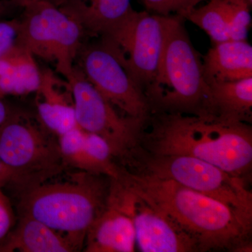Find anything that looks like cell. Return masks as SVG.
Returning a JSON list of instances; mask_svg holds the SVG:
<instances>
[{
	"label": "cell",
	"instance_id": "7c38bea8",
	"mask_svg": "<svg viewBox=\"0 0 252 252\" xmlns=\"http://www.w3.org/2000/svg\"><path fill=\"white\" fill-rule=\"evenodd\" d=\"M86 252H133L135 233L132 219L109 193L103 211L86 235Z\"/></svg>",
	"mask_w": 252,
	"mask_h": 252
},
{
	"label": "cell",
	"instance_id": "4fadbf2b",
	"mask_svg": "<svg viewBox=\"0 0 252 252\" xmlns=\"http://www.w3.org/2000/svg\"><path fill=\"white\" fill-rule=\"evenodd\" d=\"M36 94L38 117L46 128L59 137L77 127L72 94L66 79L62 81L49 68L41 69Z\"/></svg>",
	"mask_w": 252,
	"mask_h": 252
},
{
	"label": "cell",
	"instance_id": "d6986e66",
	"mask_svg": "<svg viewBox=\"0 0 252 252\" xmlns=\"http://www.w3.org/2000/svg\"><path fill=\"white\" fill-rule=\"evenodd\" d=\"M183 18L205 31L212 44L230 40L223 0H208L201 7L190 10Z\"/></svg>",
	"mask_w": 252,
	"mask_h": 252
},
{
	"label": "cell",
	"instance_id": "7402d4cb",
	"mask_svg": "<svg viewBox=\"0 0 252 252\" xmlns=\"http://www.w3.org/2000/svg\"><path fill=\"white\" fill-rule=\"evenodd\" d=\"M208 0H142L147 11L161 16L177 15L181 17L199 4Z\"/></svg>",
	"mask_w": 252,
	"mask_h": 252
},
{
	"label": "cell",
	"instance_id": "8fae6325",
	"mask_svg": "<svg viewBox=\"0 0 252 252\" xmlns=\"http://www.w3.org/2000/svg\"><path fill=\"white\" fill-rule=\"evenodd\" d=\"M109 193L132 219L139 251L199 252L195 242L166 212L122 179L110 178Z\"/></svg>",
	"mask_w": 252,
	"mask_h": 252
},
{
	"label": "cell",
	"instance_id": "484cf974",
	"mask_svg": "<svg viewBox=\"0 0 252 252\" xmlns=\"http://www.w3.org/2000/svg\"><path fill=\"white\" fill-rule=\"evenodd\" d=\"M36 1H39V0H10V2L16 6L24 8L25 6L31 4L32 3L35 2Z\"/></svg>",
	"mask_w": 252,
	"mask_h": 252
},
{
	"label": "cell",
	"instance_id": "e0dca14e",
	"mask_svg": "<svg viewBox=\"0 0 252 252\" xmlns=\"http://www.w3.org/2000/svg\"><path fill=\"white\" fill-rule=\"evenodd\" d=\"M40 81L35 57L23 46L16 44L0 59V99L36 93Z\"/></svg>",
	"mask_w": 252,
	"mask_h": 252
},
{
	"label": "cell",
	"instance_id": "44dd1931",
	"mask_svg": "<svg viewBox=\"0 0 252 252\" xmlns=\"http://www.w3.org/2000/svg\"><path fill=\"white\" fill-rule=\"evenodd\" d=\"M224 1L230 40L246 41L252 26V6L246 0Z\"/></svg>",
	"mask_w": 252,
	"mask_h": 252
},
{
	"label": "cell",
	"instance_id": "ffe728a7",
	"mask_svg": "<svg viewBox=\"0 0 252 252\" xmlns=\"http://www.w3.org/2000/svg\"><path fill=\"white\" fill-rule=\"evenodd\" d=\"M59 141L63 160L69 168L102 175L86 152L85 132L79 126L59 136Z\"/></svg>",
	"mask_w": 252,
	"mask_h": 252
},
{
	"label": "cell",
	"instance_id": "6da1fadb",
	"mask_svg": "<svg viewBox=\"0 0 252 252\" xmlns=\"http://www.w3.org/2000/svg\"><path fill=\"white\" fill-rule=\"evenodd\" d=\"M138 148L149 154L183 155L249 177L252 168V127L213 115L151 114Z\"/></svg>",
	"mask_w": 252,
	"mask_h": 252
},
{
	"label": "cell",
	"instance_id": "603a6c76",
	"mask_svg": "<svg viewBox=\"0 0 252 252\" xmlns=\"http://www.w3.org/2000/svg\"><path fill=\"white\" fill-rule=\"evenodd\" d=\"M3 8V4H0V14L2 12ZM19 30L20 18L0 20V59L16 45Z\"/></svg>",
	"mask_w": 252,
	"mask_h": 252
},
{
	"label": "cell",
	"instance_id": "5bb4252c",
	"mask_svg": "<svg viewBox=\"0 0 252 252\" xmlns=\"http://www.w3.org/2000/svg\"><path fill=\"white\" fill-rule=\"evenodd\" d=\"M60 8L77 20L85 33L97 37L115 31L134 11L131 0H69Z\"/></svg>",
	"mask_w": 252,
	"mask_h": 252
},
{
	"label": "cell",
	"instance_id": "ba28073f",
	"mask_svg": "<svg viewBox=\"0 0 252 252\" xmlns=\"http://www.w3.org/2000/svg\"><path fill=\"white\" fill-rule=\"evenodd\" d=\"M66 80L72 93L77 126L103 138L118 163L124 166L138 147L145 123L119 114L77 66Z\"/></svg>",
	"mask_w": 252,
	"mask_h": 252
},
{
	"label": "cell",
	"instance_id": "7a4b0ae2",
	"mask_svg": "<svg viewBox=\"0 0 252 252\" xmlns=\"http://www.w3.org/2000/svg\"><path fill=\"white\" fill-rule=\"evenodd\" d=\"M119 178L166 212L195 242L199 252H252V223L221 202L174 181L124 167Z\"/></svg>",
	"mask_w": 252,
	"mask_h": 252
},
{
	"label": "cell",
	"instance_id": "52a82bcc",
	"mask_svg": "<svg viewBox=\"0 0 252 252\" xmlns=\"http://www.w3.org/2000/svg\"><path fill=\"white\" fill-rule=\"evenodd\" d=\"M23 9L16 44L34 57L54 63L57 72L67 79L84 43V28L49 0H39Z\"/></svg>",
	"mask_w": 252,
	"mask_h": 252
},
{
	"label": "cell",
	"instance_id": "ac0fdd59",
	"mask_svg": "<svg viewBox=\"0 0 252 252\" xmlns=\"http://www.w3.org/2000/svg\"><path fill=\"white\" fill-rule=\"evenodd\" d=\"M208 109L210 115L251 124L252 77L208 84Z\"/></svg>",
	"mask_w": 252,
	"mask_h": 252
},
{
	"label": "cell",
	"instance_id": "30bf717a",
	"mask_svg": "<svg viewBox=\"0 0 252 252\" xmlns=\"http://www.w3.org/2000/svg\"><path fill=\"white\" fill-rule=\"evenodd\" d=\"M76 61L86 79L116 109L147 123L151 110L143 91L102 39L83 43Z\"/></svg>",
	"mask_w": 252,
	"mask_h": 252
},
{
	"label": "cell",
	"instance_id": "8992f818",
	"mask_svg": "<svg viewBox=\"0 0 252 252\" xmlns=\"http://www.w3.org/2000/svg\"><path fill=\"white\" fill-rule=\"evenodd\" d=\"M0 160L16 175L18 190L59 177L69 169L59 137L19 112L0 130Z\"/></svg>",
	"mask_w": 252,
	"mask_h": 252
},
{
	"label": "cell",
	"instance_id": "9a60e30c",
	"mask_svg": "<svg viewBox=\"0 0 252 252\" xmlns=\"http://www.w3.org/2000/svg\"><path fill=\"white\" fill-rule=\"evenodd\" d=\"M203 64L208 84L252 77V46L247 40L213 44L203 56Z\"/></svg>",
	"mask_w": 252,
	"mask_h": 252
},
{
	"label": "cell",
	"instance_id": "277c9868",
	"mask_svg": "<svg viewBox=\"0 0 252 252\" xmlns=\"http://www.w3.org/2000/svg\"><path fill=\"white\" fill-rule=\"evenodd\" d=\"M185 21L177 15L170 16L160 65L144 91L151 114L210 115L203 56L192 44Z\"/></svg>",
	"mask_w": 252,
	"mask_h": 252
},
{
	"label": "cell",
	"instance_id": "2e32d148",
	"mask_svg": "<svg viewBox=\"0 0 252 252\" xmlns=\"http://www.w3.org/2000/svg\"><path fill=\"white\" fill-rule=\"evenodd\" d=\"M74 252L78 249L67 238L34 219L17 215V221L0 252Z\"/></svg>",
	"mask_w": 252,
	"mask_h": 252
},
{
	"label": "cell",
	"instance_id": "d4e9b609",
	"mask_svg": "<svg viewBox=\"0 0 252 252\" xmlns=\"http://www.w3.org/2000/svg\"><path fill=\"white\" fill-rule=\"evenodd\" d=\"M0 185L6 187L11 186L14 188H17L18 182L14 172L6 166L0 160Z\"/></svg>",
	"mask_w": 252,
	"mask_h": 252
},
{
	"label": "cell",
	"instance_id": "3957f363",
	"mask_svg": "<svg viewBox=\"0 0 252 252\" xmlns=\"http://www.w3.org/2000/svg\"><path fill=\"white\" fill-rule=\"evenodd\" d=\"M109 187L108 176L77 170L69 180L19 189L18 215L44 223L81 251L88 230L106 206Z\"/></svg>",
	"mask_w": 252,
	"mask_h": 252
},
{
	"label": "cell",
	"instance_id": "cb8c5ba5",
	"mask_svg": "<svg viewBox=\"0 0 252 252\" xmlns=\"http://www.w3.org/2000/svg\"><path fill=\"white\" fill-rule=\"evenodd\" d=\"M4 188V186L0 185V243L4 241L17 221V215Z\"/></svg>",
	"mask_w": 252,
	"mask_h": 252
},
{
	"label": "cell",
	"instance_id": "9c48e42d",
	"mask_svg": "<svg viewBox=\"0 0 252 252\" xmlns=\"http://www.w3.org/2000/svg\"><path fill=\"white\" fill-rule=\"evenodd\" d=\"M170 16L134 10L115 31L99 37L112 50L144 94L160 65Z\"/></svg>",
	"mask_w": 252,
	"mask_h": 252
},
{
	"label": "cell",
	"instance_id": "4316f807",
	"mask_svg": "<svg viewBox=\"0 0 252 252\" xmlns=\"http://www.w3.org/2000/svg\"><path fill=\"white\" fill-rule=\"evenodd\" d=\"M50 1L56 5V6H59V7H61L63 5L67 3V1H69V0H49Z\"/></svg>",
	"mask_w": 252,
	"mask_h": 252
},
{
	"label": "cell",
	"instance_id": "5b68a950",
	"mask_svg": "<svg viewBox=\"0 0 252 252\" xmlns=\"http://www.w3.org/2000/svg\"><path fill=\"white\" fill-rule=\"evenodd\" d=\"M125 168L167 179L221 202L252 224V192L249 177H240L196 158L147 153L138 147Z\"/></svg>",
	"mask_w": 252,
	"mask_h": 252
}]
</instances>
